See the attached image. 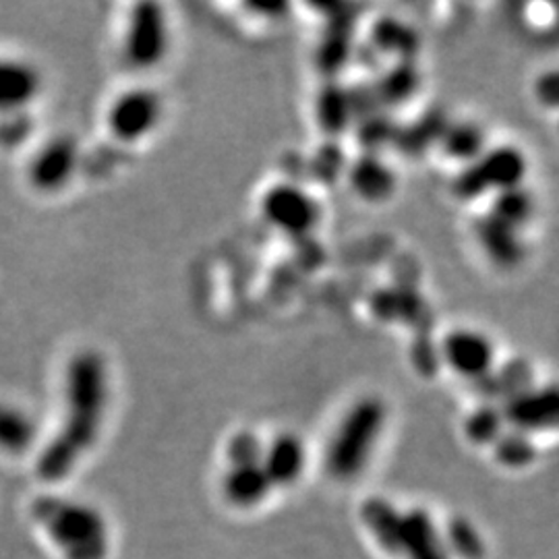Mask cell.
<instances>
[{
  "instance_id": "7a4b0ae2",
  "label": "cell",
  "mask_w": 559,
  "mask_h": 559,
  "mask_svg": "<svg viewBox=\"0 0 559 559\" xmlns=\"http://www.w3.org/2000/svg\"><path fill=\"white\" fill-rule=\"evenodd\" d=\"M385 423V406L378 399H362L346 413L328 445L325 466L334 479L357 477L367 466Z\"/></svg>"
},
{
  "instance_id": "d6986e66",
  "label": "cell",
  "mask_w": 559,
  "mask_h": 559,
  "mask_svg": "<svg viewBox=\"0 0 559 559\" xmlns=\"http://www.w3.org/2000/svg\"><path fill=\"white\" fill-rule=\"evenodd\" d=\"M357 117L353 94L338 83H330L318 96V122L323 131L340 135L344 133L353 119Z\"/></svg>"
},
{
  "instance_id": "8fae6325",
  "label": "cell",
  "mask_w": 559,
  "mask_h": 559,
  "mask_svg": "<svg viewBox=\"0 0 559 559\" xmlns=\"http://www.w3.org/2000/svg\"><path fill=\"white\" fill-rule=\"evenodd\" d=\"M400 558L452 559L436 522L420 508L402 512Z\"/></svg>"
},
{
  "instance_id": "f1b7e54d",
  "label": "cell",
  "mask_w": 559,
  "mask_h": 559,
  "mask_svg": "<svg viewBox=\"0 0 559 559\" xmlns=\"http://www.w3.org/2000/svg\"><path fill=\"white\" fill-rule=\"evenodd\" d=\"M29 133V119L25 112L0 117V143L2 145H15L25 140Z\"/></svg>"
},
{
  "instance_id": "8992f818",
  "label": "cell",
  "mask_w": 559,
  "mask_h": 559,
  "mask_svg": "<svg viewBox=\"0 0 559 559\" xmlns=\"http://www.w3.org/2000/svg\"><path fill=\"white\" fill-rule=\"evenodd\" d=\"M440 357L462 380L485 381L496 369L498 348L489 334L456 328L441 340Z\"/></svg>"
},
{
  "instance_id": "cb8c5ba5",
  "label": "cell",
  "mask_w": 559,
  "mask_h": 559,
  "mask_svg": "<svg viewBox=\"0 0 559 559\" xmlns=\"http://www.w3.org/2000/svg\"><path fill=\"white\" fill-rule=\"evenodd\" d=\"M419 71L411 60H400L396 67L385 71L376 83V96L388 104L406 102L419 87Z\"/></svg>"
},
{
  "instance_id": "ba28073f",
  "label": "cell",
  "mask_w": 559,
  "mask_h": 559,
  "mask_svg": "<svg viewBox=\"0 0 559 559\" xmlns=\"http://www.w3.org/2000/svg\"><path fill=\"white\" fill-rule=\"evenodd\" d=\"M508 427L528 436L559 431V383L531 385L501 404Z\"/></svg>"
},
{
  "instance_id": "484cf974",
  "label": "cell",
  "mask_w": 559,
  "mask_h": 559,
  "mask_svg": "<svg viewBox=\"0 0 559 559\" xmlns=\"http://www.w3.org/2000/svg\"><path fill=\"white\" fill-rule=\"evenodd\" d=\"M493 216L500 221L508 222L514 228H522L526 222L535 216V200L533 193L522 185L508 191L498 193V200L491 210Z\"/></svg>"
},
{
  "instance_id": "4316f807",
  "label": "cell",
  "mask_w": 559,
  "mask_h": 559,
  "mask_svg": "<svg viewBox=\"0 0 559 559\" xmlns=\"http://www.w3.org/2000/svg\"><path fill=\"white\" fill-rule=\"evenodd\" d=\"M228 459H230V466L260 464L263 459V445L253 433L242 431L228 443Z\"/></svg>"
},
{
  "instance_id": "f546056e",
  "label": "cell",
  "mask_w": 559,
  "mask_h": 559,
  "mask_svg": "<svg viewBox=\"0 0 559 559\" xmlns=\"http://www.w3.org/2000/svg\"><path fill=\"white\" fill-rule=\"evenodd\" d=\"M535 96L543 106L559 110V69L545 71L540 75L537 83H535Z\"/></svg>"
},
{
  "instance_id": "5b68a950",
  "label": "cell",
  "mask_w": 559,
  "mask_h": 559,
  "mask_svg": "<svg viewBox=\"0 0 559 559\" xmlns=\"http://www.w3.org/2000/svg\"><path fill=\"white\" fill-rule=\"evenodd\" d=\"M168 21L158 2H140L133 7L127 34L124 57L135 69H154L168 52Z\"/></svg>"
},
{
  "instance_id": "9c48e42d",
  "label": "cell",
  "mask_w": 559,
  "mask_h": 559,
  "mask_svg": "<svg viewBox=\"0 0 559 559\" xmlns=\"http://www.w3.org/2000/svg\"><path fill=\"white\" fill-rule=\"evenodd\" d=\"M160 96L145 87L120 94L108 110V127L122 143H135L147 138L160 124Z\"/></svg>"
},
{
  "instance_id": "2e32d148",
  "label": "cell",
  "mask_w": 559,
  "mask_h": 559,
  "mask_svg": "<svg viewBox=\"0 0 559 559\" xmlns=\"http://www.w3.org/2000/svg\"><path fill=\"white\" fill-rule=\"evenodd\" d=\"M479 240L487 255L496 263L514 265L524 253V245L520 240V228L510 226L508 222L500 221L493 214H489L480 222Z\"/></svg>"
},
{
  "instance_id": "6da1fadb",
  "label": "cell",
  "mask_w": 559,
  "mask_h": 559,
  "mask_svg": "<svg viewBox=\"0 0 559 559\" xmlns=\"http://www.w3.org/2000/svg\"><path fill=\"white\" fill-rule=\"evenodd\" d=\"M108 402L106 365L98 353L75 355L64 376V420L57 440L40 459V475L46 479L64 477L100 433Z\"/></svg>"
},
{
  "instance_id": "52a82bcc",
  "label": "cell",
  "mask_w": 559,
  "mask_h": 559,
  "mask_svg": "<svg viewBox=\"0 0 559 559\" xmlns=\"http://www.w3.org/2000/svg\"><path fill=\"white\" fill-rule=\"evenodd\" d=\"M261 214L282 233L302 237L318 226L320 205L297 185L280 182L263 195Z\"/></svg>"
},
{
  "instance_id": "9a60e30c",
  "label": "cell",
  "mask_w": 559,
  "mask_h": 559,
  "mask_svg": "<svg viewBox=\"0 0 559 559\" xmlns=\"http://www.w3.org/2000/svg\"><path fill=\"white\" fill-rule=\"evenodd\" d=\"M272 480L260 464L230 466L224 479V496L239 508L260 506L272 491Z\"/></svg>"
},
{
  "instance_id": "3957f363",
  "label": "cell",
  "mask_w": 559,
  "mask_h": 559,
  "mask_svg": "<svg viewBox=\"0 0 559 559\" xmlns=\"http://www.w3.org/2000/svg\"><path fill=\"white\" fill-rule=\"evenodd\" d=\"M36 516L67 559H106L108 531L96 510L81 503L46 500L36 506Z\"/></svg>"
},
{
  "instance_id": "30bf717a",
  "label": "cell",
  "mask_w": 559,
  "mask_h": 559,
  "mask_svg": "<svg viewBox=\"0 0 559 559\" xmlns=\"http://www.w3.org/2000/svg\"><path fill=\"white\" fill-rule=\"evenodd\" d=\"M80 168V147L71 138L46 141L29 162L27 177L41 193H57L64 189Z\"/></svg>"
},
{
  "instance_id": "83f0119b",
  "label": "cell",
  "mask_w": 559,
  "mask_h": 559,
  "mask_svg": "<svg viewBox=\"0 0 559 559\" xmlns=\"http://www.w3.org/2000/svg\"><path fill=\"white\" fill-rule=\"evenodd\" d=\"M348 57V41L342 34H332V38L321 46L320 62L330 73L342 69V62Z\"/></svg>"
},
{
  "instance_id": "603a6c76",
  "label": "cell",
  "mask_w": 559,
  "mask_h": 559,
  "mask_svg": "<svg viewBox=\"0 0 559 559\" xmlns=\"http://www.w3.org/2000/svg\"><path fill=\"white\" fill-rule=\"evenodd\" d=\"M36 438L34 420L20 408L0 404V450L20 454L32 445Z\"/></svg>"
},
{
  "instance_id": "7c38bea8",
  "label": "cell",
  "mask_w": 559,
  "mask_h": 559,
  "mask_svg": "<svg viewBox=\"0 0 559 559\" xmlns=\"http://www.w3.org/2000/svg\"><path fill=\"white\" fill-rule=\"evenodd\" d=\"M40 73L34 64L0 59V117L21 115L40 94Z\"/></svg>"
},
{
  "instance_id": "d4e9b609",
  "label": "cell",
  "mask_w": 559,
  "mask_h": 559,
  "mask_svg": "<svg viewBox=\"0 0 559 559\" xmlns=\"http://www.w3.org/2000/svg\"><path fill=\"white\" fill-rule=\"evenodd\" d=\"M443 539L450 549V556H456L460 559L485 558V551H487L485 540L471 520L460 519V516L450 520Z\"/></svg>"
},
{
  "instance_id": "277c9868",
  "label": "cell",
  "mask_w": 559,
  "mask_h": 559,
  "mask_svg": "<svg viewBox=\"0 0 559 559\" xmlns=\"http://www.w3.org/2000/svg\"><path fill=\"white\" fill-rule=\"evenodd\" d=\"M528 173L526 156L514 145L489 147L479 160L468 164L456 180L462 198H477L487 191H508L522 187Z\"/></svg>"
},
{
  "instance_id": "e0dca14e",
  "label": "cell",
  "mask_w": 559,
  "mask_h": 559,
  "mask_svg": "<svg viewBox=\"0 0 559 559\" xmlns=\"http://www.w3.org/2000/svg\"><path fill=\"white\" fill-rule=\"evenodd\" d=\"M360 519L388 556H400V526H402L400 510H396L390 501L373 498L365 501L360 510Z\"/></svg>"
},
{
  "instance_id": "ffe728a7",
  "label": "cell",
  "mask_w": 559,
  "mask_h": 559,
  "mask_svg": "<svg viewBox=\"0 0 559 559\" xmlns=\"http://www.w3.org/2000/svg\"><path fill=\"white\" fill-rule=\"evenodd\" d=\"M371 44L378 48V52L394 55L400 60H411L419 50V36L406 23L394 17H383L373 25Z\"/></svg>"
},
{
  "instance_id": "44dd1931",
  "label": "cell",
  "mask_w": 559,
  "mask_h": 559,
  "mask_svg": "<svg viewBox=\"0 0 559 559\" xmlns=\"http://www.w3.org/2000/svg\"><path fill=\"white\" fill-rule=\"evenodd\" d=\"M493 456L501 468L524 471V468L533 466L539 456L535 436H528L524 431L508 427L500 440L493 443Z\"/></svg>"
},
{
  "instance_id": "5bb4252c",
  "label": "cell",
  "mask_w": 559,
  "mask_h": 559,
  "mask_svg": "<svg viewBox=\"0 0 559 559\" xmlns=\"http://www.w3.org/2000/svg\"><path fill=\"white\" fill-rule=\"evenodd\" d=\"M350 185L359 198L378 203L394 195L399 180L394 170L380 156L365 154L350 166Z\"/></svg>"
},
{
  "instance_id": "4fadbf2b",
  "label": "cell",
  "mask_w": 559,
  "mask_h": 559,
  "mask_svg": "<svg viewBox=\"0 0 559 559\" xmlns=\"http://www.w3.org/2000/svg\"><path fill=\"white\" fill-rule=\"evenodd\" d=\"M305 462H307V452L302 441L293 433H284L272 441L267 448H263L261 466L274 487L276 485L286 487V485H293L302 475Z\"/></svg>"
},
{
  "instance_id": "ac0fdd59",
  "label": "cell",
  "mask_w": 559,
  "mask_h": 559,
  "mask_svg": "<svg viewBox=\"0 0 559 559\" xmlns=\"http://www.w3.org/2000/svg\"><path fill=\"white\" fill-rule=\"evenodd\" d=\"M440 141L445 156H450L452 160L464 162L466 166L479 160L489 150L485 131L473 120L448 124L441 133Z\"/></svg>"
},
{
  "instance_id": "7402d4cb",
  "label": "cell",
  "mask_w": 559,
  "mask_h": 559,
  "mask_svg": "<svg viewBox=\"0 0 559 559\" xmlns=\"http://www.w3.org/2000/svg\"><path fill=\"white\" fill-rule=\"evenodd\" d=\"M508 429V420L498 404H480L464 420V436L473 445H491Z\"/></svg>"
}]
</instances>
